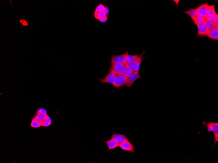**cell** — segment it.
<instances>
[{
	"label": "cell",
	"instance_id": "cell-23",
	"mask_svg": "<svg viewBox=\"0 0 218 163\" xmlns=\"http://www.w3.org/2000/svg\"><path fill=\"white\" fill-rule=\"evenodd\" d=\"M106 7H105L103 5L100 4L97 7L95 11H106Z\"/></svg>",
	"mask_w": 218,
	"mask_h": 163
},
{
	"label": "cell",
	"instance_id": "cell-27",
	"mask_svg": "<svg viewBox=\"0 0 218 163\" xmlns=\"http://www.w3.org/2000/svg\"><path fill=\"white\" fill-rule=\"evenodd\" d=\"M174 1L175 2L176 4V5H177V7H178V4L179 3V2L180 1H175H175Z\"/></svg>",
	"mask_w": 218,
	"mask_h": 163
},
{
	"label": "cell",
	"instance_id": "cell-20",
	"mask_svg": "<svg viewBox=\"0 0 218 163\" xmlns=\"http://www.w3.org/2000/svg\"><path fill=\"white\" fill-rule=\"evenodd\" d=\"M194 24L197 26L202 23L205 22V19L200 16H197L193 21Z\"/></svg>",
	"mask_w": 218,
	"mask_h": 163
},
{
	"label": "cell",
	"instance_id": "cell-2",
	"mask_svg": "<svg viewBox=\"0 0 218 163\" xmlns=\"http://www.w3.org/2000/svg\"><path fill=\"white\" fill-rule=\"evenodd\" d=\"M101 84L104 83H109L113 85L116 80L115 73L110 71L109 73L106 75V77L104 78H98Z\"/></svg>",
	"mask_w": 218,
	"mask_h": 163
},
{
	"label": "cell",
	"instance_id": "cell-13",
	"mask_svg": "<svg viewBox=\"0 0 218 163\" xmlns=\"http://www.w3.org/2000/svg\"><path fill=\"white\" fill-rule=\"evenodd\" d=\"M211 123L213 127V131L215 135V141L214 145H213L211 148H213L218 142V123H213L211 121Z\"/></svg>",
	"mask_w": 218,
	"mask_h": 163
},
{
	"label": "cell",
	"instance_id": "cell-3",
	"mask_svg": "<svg viewBox=\"0 0 218 163\" xmlns=\"http://www.w3.org/2000/svg\"><path fill=\"white\" fill-rule=\"evenodd\" d=\"M119 147L122 150L131 152L133 155L135 153V147L128 139L119 145Z\"/></svg>",
	"mask_w": 218,
	"mask_h": 163
},
{
	"label": "cell",
	"instance_id": "cell-12",
	"mask_svg": "<svg viewBox=\"0 0 218 163\" xmlns=\"http://www.w3.org/2000/svg\"><path fill=\"white\" fill-rule=\"evenodd\" d=\"M102 141L103 142L106 143L107 145L108 149L107 151L109 150H113L115 149V148L119 147V144L111 138L110 139L107 141H104L103 139H102Z\"/></svg>",
	"mask_w": 218,
	"mask_h": 163
},
{
	"label": "cell",
	"instance_id": "cell-18",
	"mask_svg": "<svg viewBox=\"0 0 218 163\" xmlns=\"http://www.w3.org/2000/svg\"><path fill=\"white\" fill-rule=\"evenodd\" d=\"M215 4L211 5H209L208 9V16H213L216 14L215 9Z\"/></svg>",
	"mask_w": 218,
	"mask_h": 163
},
{
	"label": "cell",
	"instance_id": "cell-1",
	"mask_svg": "<svg viewBox=\"0 0 218 163\" xmlns=\"http://www.w3.org/2000/svg\"><path fill=\"white\" fill-rule=\"evenodd\" d=\"M115 81L113 86L117 89L120 87H124L128 78L123 74L115 73Z\"/></svg>",
	"mask_w": 218,
	"mask_h": 163
},
{
	"label": "cell",
	"instance_id": "cell-16",
	"mask_svg": "<svg viewBox=\"0 0 218 163\" xmlns=\"http://www.w3.org/2000/svg\"><path fill=\"white\" fill-rule=\"evenodd\" d=\"M139 55H127L124 64L126 65H128L134 62L137 59Z\"/></svg>",
	"mask_w": 218,
	"mask_h": 163
},
{
	"label": "cell",
	"instance_id": "cell-19",
	"mask_svg": "<svg viewBox=\"0 0 218 163\" xmlns=\"http://www.w3.org/2000/svg\"><path fill=\"white\" fill-rule=\"evenodd\" d=\"M205 24L208 32V31L214 28L215 26L214 23L210 20H205Z\"/></svg>",
	"mask_w": 218,
	"mask_h": 163
},
{
	"label": "cell",
	"instance_id": "cell-24",
	"mask_svg": "<svg viewBox=\"0 0 218 163\" xmlns=\"http://www.w3.org/2000/svg\"><path fill=\"white\" fill-rule=\"evenodd\" d=\"M51 120L50 118L48 117L45 122L43 124L42 126L43 127H48L51 125Z\"/></svg>",
	"mask_w": 218,
	"mask_h": 163
},
{
	"label": "cell",
	"instance_id": "cell-14",
	"mask_svg": "<svg viewBox=\"0 0 218 163\" xmlns=\"http://www.w3.org/2000/svg\"><path fill=\"white\" fill-rule=\"evenodd\" d=\"M48 117L47 114L37 113V115L34 119L42 126L43 124L45 122Z\"/></svg>",
	"mask_w": 218,
	"mask_h": 163
},
{
	"label": "cell",
	"instance_id": "cell-22",
	"mask_svg": "<svg viewBox=\"0 0 218 163\" xmlns=\"http://www.w3.org/2000/svg\"><path fill=\"white\" fill-rule=\"evenodd\" d=\"M41 126V124L39 123L35 119H34L32 121L31 126L33 128H38Z\"/></svg>",
	"mask_w": 218,
	"mask_h": 163
},
{
	"label": "cell",
	"instance_id": "cell-4",
	"mask_svg": "<svg viewBox=\"0 0 218 163\" xmlns=\"http://www.w3.org/2000/svg\"><path fill=\"white\" fill-rule=\"evenodd\" d=\"M209 4L208 2L201 5L197 8L198 16H200L206 19L208 16V9Z\"/></svg>",
	"mask_w": 218,
	"mask_h": 163
},
{
	"label": "cell",
	"instance_id": "cell-9",
	"mask_svg": "<svg viewBox=\"0 0 218 163\" xmlns=\"http://www.w3.org/2000/svg\"><path fill=\"white\" fill-rule=\"evenodd\" d=\"M111 138L120 145L125 141L128 140V139L124 134L119 133H113L111 136Z\"/></svg>",
	"mask_w": 218,
	"mask_h": 163
},
{
	"label": "cell",
	"instance_id": "cell-6",
	"mask_svg": "<svg viewBox=\"0 0 218 163\" xmlns=\"http://www.w3.org/2000/svg\"><path fill=\"white\" fill-rule=\"evenodd\" d=\"M128 54V51L127 50L126 53L124 54L113 56L111 57V64L112 65L117 64V63H122V64H124L126 57L127 55Z\"/></svg>",
	"mask_w": 218,
	"mask_h": 163
},
{
	"label": "cell",
	"instance_id": "cell-17",
	"mask_svg": "<svg viewBox=\"0 0 218 163\" xmlns=\"http://www.w3.org/2000/svg\"><path fill=\"white\" fill-rule=\"evenodd\" d=\"M183 13L189 15L192 21L198 16L197 8H191L189 10L183 12Z\"/></svg>",
	"mask_w": 218,
	"mask_h": 163
},
{
	"label": "cell",
	"instance_id": "cell-21",
	"mask_svg": "<svg viewBox=\"0 0 218 163\" xmlns=\"http://www.w3.org/2000/svg\"><path fill=\"white\" fill-rule=\"evenodd\" d=\"M133 71H132L129 69L126 65V67L124 70L123 74L126 77L128 78L131 76L132 74H133Z\"/></svg>",
	"mask_w": 218,
	"mask_h": 163
},
{
	"label": "cell",
	"instance_id": "cell-5",
	"mask_svg": "<svg viewBox=\"0 0 218 163\" xmlns=\"http://www.w3.org/2000/svg\"><path fill=\"white\" fill-rule=\"evenodd\" d=\"M126 65L122 63H117L114 65H111L109 68V71L115 73L123 74L125 69Z\"/></svg>",
	"mask_w": 218,
	"mask_h": 163
},
{
	"label": "cell",
	"instance_id": "cell-7",
	"mask_svg": "<svg viewBox=\"0 0 218 163\" xmlns=\"http://www.w3.org/2000/svg\"><path fill=\"white\" fill-rule=\"evenodd\" d=\"M139 79H141V77L139 71H133L131 76L127 78L125 84L126 86L130 88L133 86L134 82Z\"/></svg>",
	"mask_w": 218,
	"mask_h": 163
},
{
	"label": "cell",
	"instance_id": "cell-25",
	"mask_svg": "<svg viewBox=\"0 0 218 163\" xmlns=\"http://www.w3.org/2000/svg\"><path fill=\"white\" fill-rule=\"evenodd\" d=\"M37 113H41L43 114H47V111L45 109L41 108L39 109L37 111Z\"/></svg>",
	"mask_w": 218,
	"mask_h": 163
},
{
	"label": "cell",
	"instance_id": "cell-8",
	"mask_svg": "<svg viewBox=\"0 0 218 163\" xmlns=\"http://www.w3.org/2000/svg\"><path fill=\"white\" fill-rule=\"evenodd\" d=\"M109 13L108 9L104 11H95V18L102 22H105L107 20V14Z\"/></svg>",
	"mask_w": 218,
	"mask_h": 163
},
{
	"label": "cell",
	"instance_id": "cell-10",
	"mask_svg": "<svg viewBox=\"0 0 218 163\" xmlns=\"http://www.w3.org/2000/svg\"><path fill=\"white\" fill-rule=\"evenodd\" d=\"M198 33L197 36L202 37L207 36L208 31L205 26V22L197 26Z\"/></svg>",
	"mask_w": 218,
	"mask_h": 163
},
{
	"label": "cell",
	"instance_id": "cell-11",
	"mask_svg": "<svg viewBox=\"0 0 218 163\" xmlns=\"http://www.w3.org/2000/svg\"><path fill=\"white\" fill-rule=\"evenodd\" d=\"M146 51H144V52L142 53L141 54L139 55L138 58L134 62L130 64L127 65V67H128L129 69L132 71H137V67H138V62L143 57L144 53Z\"/></svg>",
	"mask_w": 218,
	"mask_h": 163
},
{
	"label": "cell",
	"instance_id": "cell-26",
	"mask_svg": "<svg viewBox=\"0 0 218 163\" xmlns=\"http://www.w3.org/2000/svg\"><path fill=\"white\" fill-rule=\"evenodd\" d=\"M20 22L24 26H26L28 25V24L27 23V22L25 20H21L20 21Z\"/></svg>",
	"mask_w": 218,
	"mask_h": 163
},
{
	"label": "cell",
	"instance_id": "cell-15",
	"mask_svg": "<svg viewBox=\"0 0 218 163\" xmlns=\"http://www.w3.org/2000/svg\"><path fill=\"white\" fill-rule=\"evenodd\" d=\"M212 40H218V30L215 28L208 31L207 36Z\"/></svg>",
	"mask_w": 218,
	"mask_h": 163
}]
</instances>
